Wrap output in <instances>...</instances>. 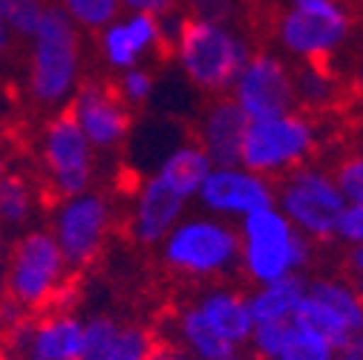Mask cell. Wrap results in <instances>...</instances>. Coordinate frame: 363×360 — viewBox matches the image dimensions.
<instances>
[{"label": "cell", "instance_id": "16", "mask_svg": "<svg viewBox=\"0 0 363 360\" xmlns=\"http://www.w3.org/2000/svg\"><path fill=\"white\" fill-rule=\"evenodd\" d=\"M248 130V118L231 99L213 101L199 127V147L211 159L213 167L219 164H240V150Z\"/></svg>", "mask_w": 363, "mask_h": 360}, {"label": "cell", "instance_id": "22", "mask_svg": "<svg viewBox=\"0 0 363 360\" xmlns=\"http://www.w3.org/2000/svg\"><path fill=\"white\" fill-rule=\"evenodd\" d=\"M179 334H182V343H185V351L191 354V360H225V357L237 354V349L231 343H225L208 326V320L196 311V305L182 314Z\"/></svg>", "mask_w": 363, "mask_h": 360}, {"label": "cell", "instance_id": "29", "mask_svg": "<svg viewBox=\"0 0 363 360\" xmlns=\"http://www.w3.org/2000/svg\"><path fill=\"white\" fill-rule=\"evenodd\" d=\"M332 176L346 205H363V153L343 159Z\"/></svg>", "mask_w": 363, "mask_h": 360}, {"label": "cell", "instance_id": "37", "mask_svg": "<svg viewBox=\"0 0 363 360\" xmlns=\"http://www.w3.org/2000/svg\"><path fill=\"white\" fill-rule=\"evenodd\" d=\"M335 360H363V357L360 354H352V351H337Z\"/></svg>", "mask_w": 363, "mask_h": 360}, {"label": "cell", "instance_id": "14", "mask_svg": "<svg viewBox=\"0 0 363 360\" xmlns=\"http://www.w3.org/2000/svg\"><path fill=\"white\" fill-rule=\"evenodd\" d=\"M188 202L182 199L176 191H170L162 179L153 173L139 191V202H135L133 213V234L139 242L153 245L162 242L176 225L185 216Z\"/></svg>", "mask_w": 363, "mask_h": 360}, {"label": "cell", "instance_id": "11", "mask_svg": "<svg viewBox=\"0 0 363 360\" xmlns=\"http://www.w3.org/2000/svg\"><path fill=\"white\" fill-rule=\"evenodd\" d=\"M64 271V254L58 242L47 234H29L15 248L12 265V294L23 303H40L47 297Z\"/></svg>", "mask_w": 363, "mask_h": 360}, {"label": "cell", "instance_id": "38", "mask_svg": "<svg viewBox=\"0 0 363 360\" xmlns=\"http://www.w3.org/2000/svg\"><path fill=\"white\" fill-rule=\"evenodd\" d=\"M357 84H360V89H363V69L357 72Z\"/></svg>", "mask_w": 363, "mask_h": 360}, {"label": "cell", "instance_id": "1", "mask_svg": "<svg viewBox=\"0 0 363 360\" xmlns=\"http://www.w3.org/2000/svg\"><path fill=\"white\" fill-rule=\"evenodd\" d=\"M240 262L242 271L257 283H274L300 274L311 257V242L271 205L240 222Z\"/></svg>", "mask_w": 363, "mask_h": 360}, {"label": "cell", "instance_id": "6", "mask_svg": "<svg viewBox=\"0 0 363 360\" xmlns=\"http://www.w3.org/2000/svg\"><path fill=\"white\" fill-rule=\"evenodd\" d=\"M283 50L303 64H320L349 35V15L340 0H291L277 26Z\"/></svg>", "mask_w": 363, "mask_h": 360}, {"label": "cell", "instance_id": "36", "mask_svg": "<svg viewBox=\"0 0 363 360\" xmlns=\"http://www.w3.org/2000/svg\"><path fill=\"white\" fill-rule=\"evenodd\" d=\"M349 265H352V274L357 277V283L363 286V248H352V257H349Z\"/></svg>", "mask_w": 363, "mask_h": 360}, {"label": "cell", "instance_id": "18", "mask_svg": "<svg viewBox=\"0 0 363 360\" xmlns=\"http://www.w3.org/2000/svg\"><path fill=\"white\" fill-rule=\"evenodd\" d=\"M308 280L303 274H289L283 280L257 286L248 300L254 323H291L306 300Z\"/></svg>", "mask_w": 363, "mask_h": 360}, {"label": "cell", "instance_id": "28", "mask_svg": "<svg viewBox=\"0 0 363 360\" xmlns=\"http://www.w3.org/2000/svg\"><path fill=\"white\" fill-rule=\"evenodd\" d=\"M40 0H0V21H6L12 29L23 35H35L43 18Z\"/></svg>", "mask_w": 363, "mask_h": 360}, {"label": "cell", "instance_id": "27", "mask_svg": "<svg viewBox=\"0 0 363 360\" xmlns=\"http://www.w3.org/2000/svg\"><path fill=\"white\" fill-rule=\"evenodd\" d=\"M116 334H118V326L110 317H96L86 326H81V354H78V360H99L110 349Z\"/></svg>", "mask_w": 363, "mask_h": 360}, {"label": "cell", "instance_id": "2", "mask_svg": "<svg viewBox=\"0 0 363 360\" xmlns=\"http://www.w3.org/2000/svg\"><path fill=\"white\" fill-rule=\"evenodd\" d=\"M173 52L179 58L182 72L188 81L205 93H225L231 89L234 78L240 75L242 64L251 58L248 43L225 23H205V21H185Z\"/></svg>", "mask_w": 363, "mask_h": 360}, {"label": "cell", "instance_id": "32", "mask_svg": "<svg viewBox=\"0 0 363 360\" xmlns=\"http://www.w3.org/2000/svg\"><path fill=\"white\" fill-rule=\"evenodd\" d=\"M234 9H237L234 0H188V18L191 21L228 26L231 18H234Z\"/></svg>", "mask_w": 363, "mask_h": 360}, {"label": "cell", "instance_id": "7", "mask_svg": "<svg viewBox=\"0 0 363 360\" xmlns=\"http://www.w3.org/2000/svg\"><path fill=\"white\" fill-rule=\"evenodd\" d=\"M78 69V35L64 9H47L35 32L32 89L40 101H61L75 81Z\"/></svg>", "mask_w": 363, "mask_h": 360}, {"label": "cell", "instance_id": "31", "mask_svg": "<svg viewBox=\"0 0 363 360\" xmlns=\"http://www.w3.org/2000/svg\"><path fill=\"white\" fill-rule=\"evenodd\" d=\"M29 208V193L21 179L6 176L0 179V219L4 222H21Z\"/></svg>", "mask_w": 363, "mask_h": 360}, {"label": "cell", "instance_id": "30", "mask_svg": "<svg viewBox=\"0 0 363 360\" xmlns=\"http://www.w3.org/2000/svg\"><path fill=\"white\" fill-rule=\"evenodd\" d=\"M291 323H254V332L248 337L251 351L257 354V360H274L286 343Z\"/></svg>", "mask_w": 363, "mask_h": 360}, {"label": "cell", "instance_id": "17", "mask_svg": "<svg viewBox=\"0 0 363 360\" xmlns=\"http://www.w3.org/2000/svg\"><path fill=\"white\" fill-rule=\"evenodd\" d=\"M196 311L208 320V326L234 349L245 346L254 332V317H251L248 300L237 291H225V288L211 291L196 303Z\"/></svg>", "mask_w": 363, "mask_h": 360}, {"label": "cell", "instance_id": "10", "mask_svg": "<svg viewBox=\"0 0 363 360\" xmlns=\"http://www.w3.org/2000/svg\"><path fill=\"white\" fill-rule=\"evenodd\" d=\"M47 164L64 196H81L93 176V145L86 142L72 113L58 116L47 130Z\"/></svg>", "mask_w": 363, "mask_h": 360}, {"label": "cell", "instance_id": "24", "mask_svg": "<svg viewBox=\"0 0 363 360\" xmlns=\"http://www.w3.org/2000/svg\"><path fill=\"white\" fill-rule=\"evenodd\" d=\"M294 78V101L317 110L326 107L335 99V78L320 64H303Z\"/></svg>", "mask_w": 363, "mask_h": 360}, {"label": "cell", "instance_id": "19", "mask_svg": "<svg viewBox=\"0 0 363 360\" xmlns=\"http://www.w3.org/2000/svg\"><path fill=\"white\" fill-rule=\"evenodd\" d=\"M211 167L213 164L202 153L199 145H182V147H176V150H170L164 156V162L159 164L156 176L170 191H176L185 202H191V199H196V193H199L202 182L208 179Z\"/></svg>", "mask_w": 363, "mask_h": 360}, {"label": "cell", "instance_id": "9", "mask_svg": "<svg viewBox=\"0 0 363 360\" xmlns=\"http://www.w3.org/2000/svg\"><path fill=\"white\" fill-rule=\"evenodd\" d=\"M196 199L208 213H213L222 222L225 219L242 222L245 216L274 205V185L265 176L245 170L242 164H219L211 167Z\"/></svg>", "mask_w": 363, "mask_h": 360}, {"label": "cell", "instance_id": "15", "mask_svg": "<svg viewBox=\"0 0 363 360\" xmlns=\"http://www.w3.org/2000/svg\"><path fill=\"white\" fill-rule=\"evenodd\" d=\"M162 26L159 18L150 15H127L124 21H113L101 32L104 58L118 69H133L139 61L162 47Z\"/></svg>", "mask_w": 363, "mask_h": 360}, {"label": "cell", "instance_id": "33", "mask_svg": "<svg viewBox=\"0 0 363 360\" xmlns=\"http://www.w3.org/2000/svg\"><path fill=\"white\" fill-rule=\"evenodd\" d=\"M121 96H124V101H130V104H145V101L153 96V75H150L147 69H142V67L124 69Z\"/></svg>", "mask_w": 363, "mask_h": 360}, {"label": "cell", "instance_id": "21", "mask_svg": "<svg viewBox=\"0 0 363 360\" xmlns=\"http://www.w3.org/2000/svg\"><path fill=\"white\" fill-rule=\"evenodd\" d=\"M81 323L72 317H55L32 334V360H78Z\"/></svg>", "mask_w": 363, "mask_h": 360}, {"label": "cell", "instance_id": "20", "mask_svg": "<svg viewBox=\"0 0 363 360\" xmlns=\"http://www.w3.org/2000/svg\"><path fill=\"white\" fill-rule=\"evenodd\" d=\"M308 297L323 303L349 329L352 337L363 334V294L357 286L340 277H317V280H308Z\"/></svg>", "mask_w": 363, "mask_h": 360}, {"label": "cell", "instance_id": "34", "mask_svg": "<svg viewBox=\"0 0 363 360\" xmlns=\"http://www.w3.org/2000/svg\"><path fill=\"white\" fill-rule=\"evenodd\" d=\"M335 240L352 245V248H363V205H346L337 228H335Z\"/></svg>", "mask_w": 363, "mask_h": 360}, {"label": "cell", "instance_id": "5", "mask_svg": "<svg viewBox=\"0 0 363 360\" xmlns=\"http://www.w3.org/2000/svg\"><path fill=\"white\" fill-rule=\"evenodd\" d=\"M164 259L185 274L216 277L240 262V237L237 228L216 216L182 219L162 240Z\"/></svg>", "mask_w": 363, "mask_h": 360}, {"label": "cell", "instance_id": "8", "mask_svg": "<svg viewBox=\"0 0 363 360\" xmlns=\"http://www.w3.org/2000/svg\"><path fill=\"white\" fill-rule=\"evenodd\" d=\"M231 101L248 121L291 113L297 104L291 69L271 52L251 55L231 84Z\"/></svg>", "mask_w": 363, "mask_h": 360}, {"label": "cell", "instance_id": "12", "mask_svg": "<svg viewBox=\"0 0 363 360\" xmlns=\"http://www.w3.org/2000/svg\"><path fill=\"white\" fill-rule=\"evenodd\" d=\"M107 202L96 193H81L67 202V208L58 216V248L67 262H89L99 251L104 231H107Z\"/></svg>", "mask_w": 363, "mask_h": 360}, {"label": "cell", "instance_id": "23", "mask_svg": "<svg viewBox=\"0 0 363 360\" xmlns=\"http://www.w3.org/2000/svg\"><path fill=\"white\" fill-rule=\"evenodd\" d=\"M335 354H337V349L326 337H320L308 326L291 320L286 343L274 360H335Z\"/></svg>", "mask_w": 363, "mask_h": 360}, {"label": "cell", "instance_id": "25", "mask_svg": "<svg viewBox=\"0 0 363 360\" xmlns=\"http://www.w3.org/2000/svg\"><path fill=\"white\" fill-rule=\"evenodd\" d=\"M64 15L84 26L104 29L118 15V0H61Z\"/></svg>", "mask_w": 363, "mask_h": 360}, {"label": "cell", "instance_id": "3", "mask_svg": "<svg viewBox=\"0 0 363 360\" xmlns=\"http://www.w3.org/2000/svg\"><path fill=\"white\" fill-rule=\"evenodd\" d=\"M274 208L311 242L335 237L346 199L340 196L332 173L300 164L283 179L280 188H274Z\"/></svg>", "mask_w": 363, "mask_h": 360}, {"label": "cell", "instance_id": "26", "mask_svg": "<svg viewBox=\"0 0 363 360\" xmlns=\"http://www.w3.org/2000/svg\"><path fill=\"white\" fill-rule=\"evenodd\" d=\"M153 340L142 329H118L116 340L99 360H153Z\"/></svg>", "mask_w": 363, "mask_h": 360}, {"label": "cell", "instance_id": "13", "mask_svg": "<svg viewBox=\"0 0 363 360\" xmlns=\"http://www.w3.org/2000/svg\"><path fill=\"white\" fill-rule=\"evenodd\" d=\"M69 113L93 147L118 145L130 127L127 110L118 104V99L110 89H101V86H84L75 96Z\"/></svg>", "mask_w": 363, "mask_h": 360}, {"label": "cell", "instance_id": "35", "mask_svg": "<svg viewBox=\"0 0 363 360\" xmlns=\"http://www.w3.org/2000/svg\"><path fill=\"white\" fill-rule=\"evenodd\" d=\"M118 6L130 9V15H150V18H164L176 12L179 0H118Z\"/></svg>", "mask_w": 363, "mask_h": 360}, {"label": "cell", "instance_id": "40", "mask_svg": "<svg viewBox=\"0 0 363 360\" xmlns=\"http://www.w3.org/2000/svg\"><path fill=\"white\" fill-rule=\"evenodd\" d=\"M0 40H4V29H0Z\"/></svg>", "mask_w": 363, "mask_h": 360}, {"label": "cell", "instance_id": "4", "mask_svg": "<svg viewBox=\"0 0 363 360\" xmlns=\"http://www.w3.org/2000/svg\"><path fill=\"white\" fill-rule=\"evenodd\" d=\"M314 150V127L300 113H283L274 118L248 121L240 164L257 176H283L297 170Z\"/></svg>", "mask_w": 363, "mask_h": 360}, {"label": "cell", "instance_id": "39", "mask_svg": "<svg viewBox=\"0 0 363 360\" xmlns=\"http://www.w3.org/2000/svg\"><path fill=\"white\" fill-rule=\"evenodd\" d=\"M225 360H245V357H240V354H231V357H225Z\"/></svg>", "mask_w": 363, "mask_h": 360}]
</instances>
